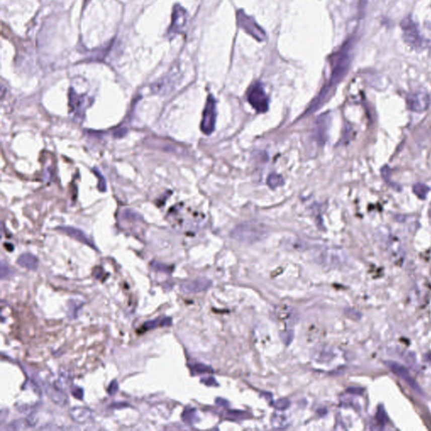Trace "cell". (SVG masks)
I'll use <instances>...</instances> for the list:
<instances>
[{
	"instance_id": "2e32d148",
	"label": "cell",
	"mask_w": 431,
	"mask_h": 431,
	"mask_svg": "<svg viewBox=\"0 0 431 431\" xmlns=\"http://www.w3.org/2000/svg\"><path fill=\"white\" fill-rule=\"evenodd\" d=\"M17 264L22 268L34 270L38 266V259L31 254H24L19 257Z\"/></svg>"
},
{
	"instance_id": "d4e9b609",
	"label": "cell",
	"mask_w": 431,
	"mask_h": 431,
	"mask_svg": "<svg viewBox=\"0 0 431 431\" xmlns=\"http://www.w3.org/2000/svg\"><path fill=\"white\" fill-rule=\"evenodd\" d=\"M290 401L285 399V398H282L275 403V408L278 410H285L286 408L290 407Z\"/></svg>"
},
{
	"instance_id": "ac0fdd59",
	"label": "cell",
	"mask_w": 431,
	"mask_h": 431,
	"mask_svg": "<svg viewBox=\"0 0 431 431\" xmlns=\"http://www.w3.org/2000/svg\"><path fill=\"white\" fill-rule=\"evenodd\" d=\"M35 425L34 422L31 418H23V419H17L10 423L8 429L10 430H24L28 429Z\"/></svg>"
},
{
	"instance_id": "4316f807",
	"label": "cell",
	"mask_w": 431,
	"mask_h": 431,
	"mask_svg": "<svg viewBox=\"0 0 431 431\" xmlns=\"http://www.w3.org/2000/svg\"><path fill=\"white\" fill-rule=\"evenodd\" d=\"M193 371L196 373H205V372H211V370L206 366H204L202 364H195L193 366Z\"/></svg>"
},
{
	"instance_id": "52a82bcc",
	"label": "cell",
	"mask_w": 431,
	"mask_h": 431,
	"mask_svg": "<svg viewBox=\"0 0 431 431\" xmlns=\"http://www.w3.org/2000/svg\"><path fill=\"white\" fill-rule=\"evenodd\" d=\"M407 104L411 111L422 113L430 105V97L425 91L411 93L407 97Z\"/></svg>"
},
{
	"instance_id": "f546056e",
	"label": "cell",
	"mask_w": 431,
	"mask_h": 431,
	"mask_svg": "<svg viewBox=\"0 0 431 431\" xmlns=\"http://www.w3.org/2000/svg\"><path fill=\"white\" fill-rule=\"evenodd\" d=\"M72 394L75 396V398H78V399H83V397H84V391H83L82 388H79V387H75V388H72Z\"/></svg>"
},
{
	"instance_id": "f1b7e54d",
	"label": "cell",
	"mask_w": 431,
	"mask_h": 431,
	"mask_svg": "<svg viewBox=\"0 0 431 431\" xmlns=\"http://www.w3.org/2000/svg\"><path fill=\"white\" fill-rule=\"evenodd\" d=\"M382 407H380L379 408V410L377 412V420L379 421L380 423H385L386 420H387V416H386L385 410L384 409H381Z\"/></svg>"
},
{
	"instance_id": "8fae6325",
	"label": "cell",
	"mask_w": 431,
	"mask_h": 431,
	"mask_svg": "<svg viewBox=\"0 0 431 431\" xmlns=\"http://www.w3.org/2000/svg\"><path fill=\"white\" fill-rule=\"evenodd\" d=\"M57 229L63 234H67V236H69L70 238H72V239H75V240H77L82 244H86L93 249H97L95 244L91 241V239L82 230L76 229V228H73V227H60Z\"/></svg>"
},
{
	"instance_id": "3957f363",
	"label": "cell",
	"mask_w": 431,
	"mask_h": 431,
	"mask_svg": "<svg viewBox=\"0 0 431 431\" xmlns=\"http://www.w3.org/2000/svg\"><path fill=\"white\" fill-rule=\"evenodd\" d=\"M247 99L249 104L259 113H264L268 111L269 99L261 83H254L249 87L247 92Z\"/></svg>"
},
{
	"instance_id": "8992f818",
	"label": "cell",
	"mask_w": 431,
	"mask_h": 431,
	"mask_svg": "<svg viewBox=\"0 0 431 431\" xmlns=\"http://www.w3.org/2000/svg\"><path fill=\"white\" fill-rule=\"evenodd\" d=\"M262 234L263 232L259 227L245 224L238 227L233 233V236L239 241L254 243L260 239Z\"/></svg>"
},
{
	"instance_id": "5bb4252c",
	"label": "cell",
	"mask_w": 431,
	"mask_h": 431,
	"mask_svg": "<svg viewBox=\"0 0 431 431\" xmlns=\"http://www.w3.org/2000/svg\"><path fill=\"white\" fill-rule=\"evenodd\" d=\"M70 416L77 423H86L93 418L92 411L85 407H75L70 409Z\"/></svg>"
},
{
	"instance_id": "5b68a950",
	"label": "cell",
	"mask_w": 431,
	"mask_h": 431,
	"mask_svg": "<svg viewBox=\"0 0 431 431\" xmlns=\"http://www.w3.org/2000/svg\"><path fill=\"white\" fill-rule=\"evenodd\" d=\"M237 22L240 28L243 29L245 32L256 39L257 41H263L265 39V33L257 25L256 22L243 11H238L237 12Z\"/></svg>"
},
{
	"instance_id": "7c38bea8",
	"label": "cell",
	"mask_w": 431,
	"mask_h": 431,
	"mask_svg": "<svg viewBox=\"0 0 431 431\" xmlns=\"http://www.w3.org/2000/svg\"><path fill=\"white\" fill-rule=\"evenodd\" d=\"M43 388L49 398L57 405L65 406L67 404L68 402L67 396L59 388L55 385H50L48 383H44Z\"/></svg>"
},
{
	"instance_id": "ba28073f",
	"label": "cell",
	"mask_w": 431,
	"mask_h": 431,
	"mask_svg": "<svg viewBox=\"0 0 431 431\" xmlns=\"http://www.w3.org/2000/svg\"><path fill=\"white\" fill-rule=\"evenodd\" d=\"M187 20L188 15L186 11L180 5H176L173 11L172 22L168 31L169 35L175 36L178 34L182 33L183 30L185 29L187 23Z\"/></svg>"
},
{
	"instance_id": "d6a6232c",
	"label": "cell",
	"mask_w": 431,
	"mask_h": 431,
	"mask_svg": "<svg viewBox=\"0 0 431 431\" xmlns=\"http://www.w3.org/2000/svg\"><path fill=\"white\" fill-rule=\"evenodd\" d=\"M229 418H233V417H234V418H244V413H241V412H234V413H233V412H230V413H229Z\"/></svg>"
},
{
	"instance_id": "ffe728a7",
	"label": "cell",
	"mask_w": 431,
	"mask_h": 431,
	"mask_svg": "<svg viewBox=\"0 0 431 431\" xmlns=\"http://www.w3.org/2000/svg\"><path fill=\"white\" fill-rule=\"evenodd\" d=\"M332 351L327 348L319 349L316 350L315 358L318 362H328L332 358Z\"/></svg>"
},
{
	"instance_id": "9c48e42d",
	"label": "cell",
	"mask_w": 431,
	"mask_h": 431,
	"mask_svg": "<svg viewBox=\"0 0 431 431\" xmlns=\"http://www.w3.org/2000/svg\"><path fill=\"white\" fill-rule=\"evenodd\" d=\"M386 365L389 367V369L392 370V372L394 374L397 375L398 377H400L402 380L404 381L414 392L418 393V394H423L418 383H416L413 377H411L409 372H408V370L406 369L405 367L395 362H387Z\"/></svg>"
},
{
	"instance_id": "cb8c5ba5",
	"label": "cell",
	"mask_w": 431,
	"mask_h": 431,
	"mask_svg": "<svg viewBox=\"0 0 431 431\" xmlns=\"http://www.w3.org/2000/svg\"><path fill=\"white\" fill-rule=\"evenodd\" d=\"M94 174L97 176L98 180H99V184H98V188H99V190H100V191H102V192H105V191H106V190H107L106 181H105V178H104V176L100 174V171H99L97 169H95V170H94Z\"/></svg>"
},
{
	"instance_id": "1f68e13d",
	"label": "cell",
	"mask_w": 431,
	"mask_h": 431,
	"mask_svg": "<svg viewBox=\"0 0 431 431\" xmlns=\"http://www.w3.org/2000/svg\"><path fill=\"white\" fill-rule=\"evenodd\" d=\"M154 269H156V270L163 271V272H169V267L166 266L165 264H159V263H154Z\"/></svg>"
},
{
	"instance_id": "7a4b0ae2",
	"label": "cell",
	"mask_w": 431,
	"mask_h": 431,
	"mask_svg": "<svg viewBox=\"0 0 431 431\" xmlns=\"http://www.w3.org/2000/svg\"><path fill=\"white\" fill-rule=\"evenodd\" d=\"M350 51L351 41H348L338 52L332 56L330 59L332 65L331 78L329 84L331 87L341 82L348 73L350 64Z\"/></svg>"
},
{
	"instance_id": "484cf974",
	"label": "cell",
	"mask_w": 431,
	"mask_h": 431,
	"mask_svg": "<svg viewBox=\"0 0 431 431\" xmlns=\"http://www.w3.org/2000/svg\"><path fill=\"white\" fill-rule=\"evenodd\" d=\"M160 323H161V320H159V318L158 319H154V320L148 321V322L144 323V329H147V330L155 329V328L160 325Z\"/></svg>"
},
{
	"instance_id": "7402d4cb",
	"label": "cell",
	"mask_w": 431,
	"mask_h": 431,
	"mask_svg": "<svg viewBox=\"0 0 431 431\" xmlns=\"http://www.w3.org/2000/svg\"><path fill=\"white\" fill-rule=\"evenodd\" d=\"M183 420L185 421V423H195V418H196V414H195V409L193 408H186L182 415Z\"/></svg>"
},
{
	"instance_id": "277c9868",
	"label": "cell",
	"mask_w": 431,
	"mask_h": 431,
	"mask_svg": "<svg viewBox=\"0 0 431 431\" xmlns=\"http://www.w3.org/2000/svg\"><path fill=\"white\" fill-rule=\"evenodd\" d=\"M216 120H217V105L216 100L212 95H209L205 103L203 111L202 120L200 123V129L203 133L210 135L215 129Z\"/></svg>"
},
{
	"instance_id": "83f0119b",
	"label": "cell",
	"mask_w": 431,
	"mask_h": 431,
	"mask_svg": "<svg viewBox=\"0 0 431 431\" xmlns=\"http://www.w3.org/2000/svg\"><path fill=\"white\" fill-rule=\"evenodd\" d=\"M119 389V385L118 383H117V381L114 380L111 382V384L109 386V388H108L107 392L111 396H114L115 394H116V393L118 392Z\"/></svg>"
},
{
	"instance_id": "44dd1931",
	"label": "cell",
	"mask_w": 431,
	"mask_h": 431,
	"mask_svg": "<svg viewBox=\"0 0 431 431\" xmlns=\"http://www.w3.org/2000/svg\"><path fill=\"white\" fill-rule=\"evenodd\" d=\"M428 186L423 184H418L413 186V191L415 193V195L421 199H425L426 195L428 194Z\"/></svg>"
},
{
	"instance_id": "e575fe53",
	"label": "cell",
	"mask_w": 431,
	"mask_h": 431,
	"mask_svg": "<svg viewBox=\"0 0 431 431\" xmlns=\"http://www.w3.org/2000/svg\"><path fill=\"white\" fill-rule=\"evenodd\" d=\"M126 134V129L125 128H121L119 131H116L114 132V135L116 136V137H121V136H125Z\"/></svg>"
},
{
	"instance_id": "6da1fadb",
	"label": "cell",
	"mask_w": 431,
	"mask_h": 431,
	"mask_svg": "<svg viewBox=\"0 0 431 431\" xmlns=\"http://www.w3.org/2000/svg\"><path fill=\"white\" fill-rule=\"evenodd\" d=\"M403 40L408 46L413 48H426L431 46V35H424L418 24L410 16L403 19L401 22Z\"/></svg>"
},
{
	"instance_id": "30bf717a",
	"label": "cell",
	"mask_w": 431,
	"mask_h": 431,
	"mask_svg": "<svg viewBox=\"0 0 431 431\" xmlns=\"http://www.w3.org/2000/svg\"><path fill=\"white\" fill-rule=\"evenodd\" d=\"M210 285H211V282L210 280L206 279H197V280L183 283L180 286V289L183 293L186 294H195V293H202L204 291L207 290Z\"/></svg>"
},
{
	"instance_id": "e0dca14e",
	"label": "cell",
	"mask_w": 431,
	"mask_h": 431,
	"mask_svg": "<svg viewBox=\"0 0 431 431\" xmlns=\"http://www.w3.org/2000/svg\"><path fill=\"white\" fill-rule=\"evenodd\" d=\"M86 104V98H83L81 95H78L74 90H70L69 105L72 108L74 112H80Z\"/></svg>"
},
{
	"instance_id": "836d02e7",
	"label": "cell",
	"mask_w": 431,
	"mask_h": 431,
	"mask_svg": "<svg viewBox=\"0 0 431 431\" xmlns=\"http://www.w3.org/2000/svg\"><path fill=\"white\" fill-rule=\"evenodd\" d=\"M171 324H172V319L170 318H164V319H162L161 323H160V326H170Z\"/></svg>"
},
{
	"instance_id": "d6986e66",
	"label": "cell",
	"mask_w": 431,
	"mask_h": 431,
	"mask_svg": "<svg viewBox=\"0 0 431 431\" xmlns=\"http://www.w3.org/2000/svg\"><path fill=\"white\" fill-rule=\"evenodd\" d=\"M267 184H268L269 187L275 189V188L279 187V186H281L284 184V180L278 174H271L268 177V179H267Z\"/></svg>"
},
{
	"instance_id": "4dcf8cb0",
	"label": "cell",
	"mask_w": 431,
	"mask_h": 431,
	"mask_svg": "<svg viewBox=\"0 0 431 431\" xmlns=\"http://www.w3.org/2000/svg\"><path fill=\"white\" fill-rule=\"evenodd\" d=\"M10 273H11V269H10V268H9L7 265L4 264V263H2V264H1V278H2V279H5V278L8 276Z\"/></svg>"
},
{
	"instance_id": "9a60e30c",
	"label": "cell",
	"mask_w": 431,
	"mask_h": 431,
	"mask_svg": "<svg viewBox=\"0 0 431 431\" xmlns=\"http://www.w3.org/2000/svg\"><path fill=\"white\" fill-rule=\"evenodd\" d=\"M331 88V86L329 85H326V86H324L323 88V90H321V92L317 96L315 100L311 104L310 106L308 109V111H306L307 115H310V114L315 112L318 109H319L323 105V103L325 102L327 98L329 97Z\"/></svg>"
},
{
	"instance_id": "4fadbf2b",
	"label": "cell",
	"mask_w": 431,
	"mask_h": 431,
	"mask_svg": "<svg viewBox=\"0 0 431 431\" xmlns=\"http://www.w3.org/2000/svg\"><path fill=\"white\" fill-rule=\"evenodd\" d=\"M318 261L320 262L321 264H325L327 266H339L343 262V255L341 253L335 250L323 251L318 256Z\"/></svg>"
},
{
	"instance_id": "603a6c76",
	"label": "cell",
	"mask_w": 431,
	"mask_h": 431,
	"mask_svg": "<svg viewBox=\"0 0 431 431\" xmlns=\"http://www.w3.org/2000/svg\"><path fill=\"white\" fill-rule=\"evenodd\" d=\"M286 418L285 416L281 414H275L272 416V426L275 428H284L286 424Z\"/></svg>"
}]
</instances>
